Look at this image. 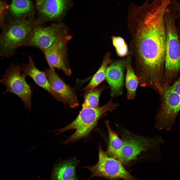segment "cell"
<instances>
[{"instance_id":"6da1fadb","label":"cell","mask_w":180,"mask_h":180,"mask_svg":"<svg viewBox=\"0 0 180 180\" xmlns=\"http://www.w3.org/2000/svg\"><path fill=\"white\" fill-rule=\"evenodd\" d=\"M166 8L161 3L146 2L128 10L127 23L132 36L130 52L134 68L139 85L154 90L161 89L164 83Z\"/></svg>"},{"instance_id":"7a4b0ae2","label":"cell","mask_w":180,"mask_h":180,"mask_svg":"<svg viewBox=\"0 0 180 180\" xmlns=\"http://www.w3.org/2000/svg\"><path fill=\"white\" fill-rule=\"evenodd\" d=\"M44 22L32 17L15 18L6 24L0 34V56L10 57L16 49L22 47L34 28Z\"/></svg>"},{"instance_id":"3957f363","label":"cell","mask_w":180,"mask_h":180,"mask_svg":"<svg viewBox=\"0 0 180 180\" xmlns=\"http://www.w3.org/2000/svg\"><path fill=\"white\" fill-rule=\"evenodd\" d=\"M118 105V103L114 104L110 99L105 105L98 108L82 107L78 116L73 121L67 126L55 130L58 131L56 134L57 135L67 130H76L73 134L60 143L65 145L81 138L86 140L89 136L100 118L108 112H112Z\"/></svg>"},{"instance_id":"277c9868","label":"cell","mask_w":180,"mask_h":180,"mask_svg":"<svg viewBox=\"0 0 180 180\" xmlns=\"http://www.w3.org/2000/svg\"><path fill=\"white\" fill-rule=\"evenodd\" d=\"M176 16L169 7L164 14L166 39L164 71L165 87L171 85L180 72V43L175 20Z\"/></svg>"},{"instance_id":"5b68a950","label":"cell","mask_w":180,"mask_h":180,"mask_svg":"<svg viewBox=\"0 0 180 180\" xmlns=\"http://www.w3.org/2000/svg\"><path fill=\"white\" fill-rule=\"evenodd\" d=\"M122 146L118 160L126 164L136 160L142 152L157 147L164 142L160 137H146L134 134L121 127H119Z\"/></svg>"},{"instance_id":"8992f818","label":"cell","mask_w":180,"mask_h":180,"mask_svg":"<svg viewBox=\"0 0 180 180\" xmlns=\"http://www.w3.org/2000/svg\"><path fill=\"white\" fill-rule=\"evenodd\" d=\"M98 160L96 164L82 167L91 172L89 179L100 177L110 180L120 178L126 180L137 179L126 170L120 161L108 156L103 150L101 144L98 146Z\"/></svg>"},{"instance_id":"52a82bcc","label":"cell","mask_w":180,"mask_h":180,"mask_svg":"<svg viewBox=\"0 0 180 180\" xmlns=\"http://www.w3.org/2000/svg\"><path fill=\"white\" fill-rule=\"evenodd\" d=\"M21 72V64L12 63L2 76L0 82L6 88L4 93L10 92L16 94L23 101L25 108L30 110L32 91L26 80V76Z\"/></svg>"},{"instance_id":"ba28073f","label":"cell","mask_w":180,"mask_h":180,"mask_svg":"<svg viewBox=\"0 0 180 180\" xmlns=\"http://www.w3.org/2000/svg\"><path fill=\"white\" fill-rule=\"evenodd\" d=\"M161 96L162 102L155 118V127L168 131L176 123L180 110V95L168 86L164 88Z\"/></svg>"},{"instance_id":"9c48e42d","label":"cell","mask_w":180,"mask_h":180,"mask_svg":"<svg viewBox=\"0 0 180 180\" xmlns=\"http://www.w3.org/2000/svg\"><path fill=\"white\" fill-rule=\"evenodd\" d=\"M41 24L34 28L22 47H34L42 51L50 46L58 39L68 33V28L62 23H54L48 26Z\"/></svg>"},{"instance_id":"30bf717a","label":"cell","mask_w":180,"mask_h":180,"mask_svg":"<svg viewBox=\"0 0 180 180\" xmlns=\"http://www.w3.org/2000/svg\"><path fill=\"white\" fill-rule=\"evenodd\" d=\"M72 38V36L67 34L58 39L50 46L42 51L49 68L61 70L68 76L71 74L72 72L66 63L67 44Z\"/></svg>"},{"instance_id":"8fae6325","label":"cell","mask_w":180,"mask_h":180,"mask_svg":"<svg viewBox=\"0 0 180 180\" xmlns=\"http://www.w3.org/2000/svg\"><path fill=\"white\" fill-rule=\"evenodd\" d=\"M72 2V0H36L39 18L44 22L58 19L66 14Z\"/></svg>"},{"instance_id":"7c38bea8","label":"cell","mask_w":180,"mask_h":180,"mask_svg":"<svg viewBox=\"0 0 180 180\" xmlns=\"http://www.w3.org/2000/svg\"><path fill=\"white\" fill-rule=\"evenodd\" d=\"M126 59L111 63L106 70L105 79L110 88L112 98L122 95L123 92Z\"/></svg>"},{"instance_id":"4fadbf2b","label":"cell","mask_w":180,"mask_h":180,"mask_svg":"<svg viewBox=\"0 0 180 180\" xmlns=\"http://www.w3.org/2000/svg\"><path fill=\"white\" fill-rule=\"evenodd\" d=\"M53 90L72 108L79 104L74 89L68 86L59 76L54 70L49 68L44 72Z\"/></svg>"},{"instance_id":"5bb4252c","label":"cell","mask_w":180,"mask_h":180,"mask_svg":"<svg viewBox=\"0 0 180 180\" xmlns=\"http://www.w3.org/2000/svg\"><path fill=\"white\" fill-rule=\"evenodd\" d=\"M28 58L27 63H22L21 64L22 74L26 77L28 76L30 77L37 85L49 92L57 101L66 104L62 98L53 90L44 72L36 67L32 57L29 55Z\"/></svg>"},{"instance_id":"9a60e30c","label":"cell","mask_w":180,"mask_h":180,"mask_svg":"<svg viewBox=\"0 0 180 180\" xmlns=\"http://www.w3.org/2000/svg\"><path fill=\"white\" fill-rule=\"evenodd\" d=\"M80 161L76 158L62 161L54 166L52 174V180H78L76 169Z\"/></svg>"},{"instance_id":"2e32d148","label":"cell","mask_w":180,"mask_h":180,"mask_svg":"<svg viewBox=\"0 0 180 180\" xmlns=\"http://www.w3.org/2000/svg\"><path fill=\"white\" fill-rule=\"evenodd\" d=\"M126 59V70L125 84L127 90L126 98L129 100H134L139 82L132 66V55L130 52Z\"/></svg>"},{"instance_id":"e0dca14e","label":"cell","mask_w":180,"mask_h":180,"mask_svg":"<svg viewBox=\"0 0 180 180\" xmlns=\"http://www.w3.org/2000/svg\"><path fill=\"white\" fill-rule=\"evenodd\" d=\"M9 6V10L15 18H25L34 14L32 3L30 0H11Z\"/></svg>"},{"instance_id":"ac0fdd59","label":"cell","mask_w":180,"mask_h":180,"mask_svg":"<svg viewBox=\"0 0 180 180\" xmlns=\"http://www.w3.org/2000/svg\"><path fill=\"white\" fill-rule=\"evenodd\" d=\"M108 134L109 142L106 152L110 156L118 160L122 146V142L118 134L111 129L108 120L105 122Z\"/></svg>"},{"instance_id":"d6986e66","label":"cell","mask_w":180,"mask_h":180,"mask_svg":"<svg viewBox=\"0 0 180 180\" xmlns=\"http://www.w3.org/2000/svg\"><path fill=\"white\" fill-rule=\"evenodd\" d=\"M110 52L106 53L98 70L88 84L83 89V91L86 92L97 87L105 79L106 68L108 64L112 61L110 58Z\"/></svg>"},{"instance_id":"ffe728a7","label":"cell","mask_w":180,"mask_h":180,"mask_svg":"<svg viewBox=\"0 0 180 180\" xmlns=\"http://www.w3.org/2000/svg\"><path fill=\"white\" fill-rule=\"evenodd\" d=\"M109 87L107 85H104L86 91L84 96V100L82 107L96 108H99L100 95L102 92Z\"/></svg>"},{"instance_id":"44dd1931","label":"cell","mask_w":180,"mask_h":180,"mask_svg":"<svg viewBox=\"0 0 180 180\" xmlns=\"http://www.w3.org/2000/svg\"><path fill=\"white\" fill-rule=\"evenodd\" d=\"M113 44L118 56L123 57L128 54V48L124 39L119 36H112L111 37Z\"/></svg>"},{"instance_id":"7402d4cb","label":"cell","mask_w":180,"mask_h":180,"mask_svg":"<svg viewBox=\"0 0 180 180\" xmlns=\"http://www.w3.org/2000/svg\"><path fill=\"white\" fill-rule=\"evenodd\" d=\"M9 6L4 0H0V27L2 30L5 26V18L9 10Z\"/></svg>"},{"instance_id":"603a6c76","label":"cell","mask_w":180,"mask_h":180,"mask_svg":"<svg viewBox=\"0 0 180 180\" xmlns=\"http://www.w3.org/2000/svg\"><path fill=\"white\" fill-rule=\"evenodd\" d=\"M169 86L173 90L180 95V78Z\"/></svg>"},{"instance_id":"cb8c5ba5","label":"cell","mask_w":180,"mask_h":180,"mask_svg":"<svg viewBox=\"0 0 180 180\" xmlns=\"http://www.w3.org/2000/svg\"><path fill=\"white\" fill-rule=\"evenodd\" d=\"M174 13L176 17L180 18V4H178L176 6Z\"/></svg>"}]
</instances>
